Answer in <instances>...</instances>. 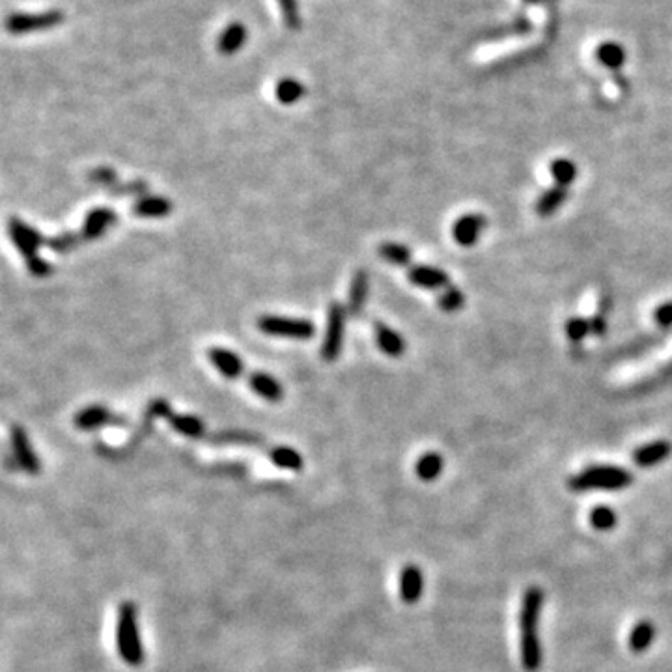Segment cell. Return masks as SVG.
<instances>
[{
	"mask_svg": "<svg viewBox=\"0 0 672 672\" xmlns=\"http://www.w3.org/2000/svg\"><path fill=\"white\" fill-rule=\"evenodd\" d=\"M437 305H439L443 312L454 314V312L462 310L465 306V293L462 290H457L456 286H450L447 290H443V293L437 299Z\"/></svg>",
	"mask_w": 672,
	"mask_h": 672,
	"instance_id": "cell-28",
	"label": "cell"
},
{
	"mask_svg": "<svg viewBox=\"0 0 672 672\" xmlns=\"http://www.w3.org/2000/svg\"><path fill=\"white\" fill-rule=\"evenodd\" d=\"M10 236L21 254H23V258H25L28 273L32 276L43 278V276H49L53 273V266L49 261L38 256V251H40V246L45 245L47 237H43L36 228L19 221V219H11L10 221Z\"/></svg>",
	"mask_w": 672,
	"mask_h": 672,
	"instance_id": "cell-4",
	"label": "cell"
},
{
	"mask_svg": "<svg viewBox=\"0 0 672 672\" xmlns=\"http://www.w3.org/2000/svg\"><path fill=\"white\" fill-rule=\"evenodd\" d=\"M590 329H592V335H596V336H603L605 332H607V320H605V312L596 308L594 316L590 318Z\"/></svg>",
	"mask_w": 672,
	"mask_h": 672,
	"instance_id": "cell-39",
	"label": "cell"
},
{
	"mask_svg": "<svg viewBox=\"0 0 672 672\" xmlns=\"http://www.w3.org/2000/svg\"><path fill=\"white\" fill-rule=\"evenodd\" d=\"M170 413L172 407L166 400H153L148 406V416H151V418H166Z\"/></svg>",
	"mask_w": 672,
	"mask_h": 672,
	"instance_id": "cell-38",
	"label": "cell"
},
{
	"mask_svg": "<svg viewBox=\"0 0 672 672\" xmlns=\"http://www.w3.org/2000/svg\"><path fill=\"white\" fill-rule=\"evenodd\" d=\"M207 359L228 379H237L245 372L239 357L234 352H230V349H224V347H211L207 352Z\"/></svg>",
	"mask_w": 672,
	"mask_h": 672,
	"instance_id": "cell-14",
	"label": "cell"
},
{
	"mask_svg": "<svg viewBox=\"0 0 672 672\" xmlns=\"http://www.w3.org/2000/svg\"><path fill=\"white\" fill-rule=\"evenodd\" d=\"M172 202L163 196H150L146 195L133 204L131 213L136 217H144V219H161V217L170 215Z\"/></svg>",
	"mask_w": 672,
	"mask_h": 672,
	"instance_id": "cell-15",
	"label": "cell"
},
{
	"mask_svg": "<svg viewBox=\"0 0 672 672\" xmlns=\"http://www.w3.org/2000/svg\"><path fill=\"white\" fill-rule=\"evenodd\" d=\"M596 58L609 70H620L626 62V50L617 41H605L596 49Z\"/></svg>",
	"mask_w": 672,
	"mask_h": 672,
	"instance_id": "cell-23",
	"label": "cell"
},
{
	"mask_svg": "<svg viewBox=\"0 0 672 672\" xmlns=\"http://www.w3.org/2000/svg\"><path fill=\"white\" fill-rule=\"evenodd\" d=\"M243 41V28L232 26L230 31H226L221 38V50L222 53H234Z\"/></svg>",
	"mask_w": 672,
	"mask_h": 672,
	"instance_id": "cell-36",
	"label": "cell"
},
{
	"mask_svg": "<svg viewBox=\"0 0 672 672\" xmlns=\"http://www.w3.org/2000/svg\"><path fill=\"white\" fill-rule=\"evenodd\" d=\"M671 454V443L657 439V441L642 445V447H639L637 450L633 452V462L637 463L639 467H642V469H648V467H656L659 465V463H663Z\"/></svg>",
	"mask_w": 672,
	"mask_h": 672,
	"instance_id": "cell-12",
	"label": "cell"
},
{
	"mask_svg": "<svg viewBox=\"0 0 672 672\" xmlns=\"http://www.w3.org/2000/svg\"><path fill=\"white\" fill-rule=\"evenodd\" d=\"M379 256L385 261H389V264H392V266H411V251L406 245H401V243H391V241L381 243L379 245Z\"/></svg>",
	"mask_w": 672,
	"mask_h": 672,
	"instance_id": "cell-25",
	"label": "cell"
},
{
	"mask_svg": "<svg viewBox=\"0 0 672 672\" xmlns=\"http://www.w3.org/2000/svg\"><path fill=\"white\" fill-rule=\"evenodd\" d=\"M422 590H424V575L421 568L415 564H409L401 570L400 573V597L403 603H416L421 600Z\"/></svg>",
	"mask_w": 672,
	"mask_h": 672,
	"instance_id": "cell-13",
	"label": "cell"
},
{
	"mask_svg": "<svg viewBox=\"0 0 672 672\" xmlns=\"http://www.w3.org/2000/svg\"><path fill=\"white\" fill-rule=\"evenodd\" d=\"M568 196H570V189L568 187H560V185H553L549 187L547 191H543L540 195V198L534 204V211H536L538 217H551L553 213H557L558 207L568 200Z\"/></svg>",
	"mask_w": 672,
	"mask_h": 672,
	"instance_id": "cell-19",
	"label": "cell"
},
{
	"mask_svg": "<svg viewBox=\"0 0 672 672\" xmlns=\"http://www.w3.org/2000/svg\"><path fill=\"white\" fill-rule=\"evenodd\" d=\"M654 321L656 325L663 331H667L672 327V301H665L654 310Z\"/></svg>",
	"mask_w": 672,
	"mask_h": 672,
	"instance_id": "cell-37",
	"label": "cell"
},
{
	"mask_svg": "<svg viewBox=\"0 0 672 672\" xmlns=\"http://www.w3.org/2000/svg\"><path fill=\"white\" fill-rule=\"evenodd\" d=\"M407 278L413 286L424 290H447L452 286L450 276L439 267L426 266V264H411L407 267Z\"/></svg>",
	"mask_w": 672,
	"mask_h": 672,
	"instance_id": "cell-9",
	"label": "cell"
},
{
	"mask_svg": "<svg viewBox=\"0 0 672 672\" xmlns=\"http://www.w3.org/2000/svg\"><path fill=\"white\" fill-rule=\"evenodd\" d=\"M118 215L111 207H96L86 215V221L80 228V236L85 241H94L105 234L112 224H116Z\"/></svg>",
	"mask_w": 672,
	"mask_h": 672,
	"instance_id": "cell-11",
	"label": "cell"
},
{
	"mask_svg": "<svg viewBox=\"0 0 672 672\" xmlns=\"http://www.w3.org/2000/svg\"><path fill=\"white\" fill-rule=\"evenodd\" d=\"M166 421L170 422V426L180 432L181 435L193 437V439H200L206 433V426H204V422L195 415H176V413H170V415L166 416Z\"/></svg>",
	"mask_w": 672,
	"mask_h": 672,
	"instance_id": "cell-20",
	"label": "cell"
},
{
	"mask_svg": "<svg viewBox=\"0 0 672 672\" xmlns=\"http://www.w3.org/2000/svg\"><path fill=\"white\" fill-rule=\"evenodd\" d=\"M543 590L531 587L525 590L519 611V633H521V663L529 672L540 671L543 663L542 641H540V618L543 607Z\"/></svg>",
	"mask_w": 672,
	"mask_h": 672,
	"instance_id": "cell-1",
	"label": "cell"
},
{
	"mask_svg": "<svg viewBox=\"0 0 672 672\" xmlns=\"http://www.w3.org/2000/svg\"><path fill=\"white\" fill-rule=\"evenodd\" d=\"M344 327H346V310L340 303H332L329 306V318H327V332L325 342L321 347V357L323 361L332 362L338 359L342 349V340H344Z\"/></svg>",
	"mask_w": 672,
	"mask_h": 672,
	"instance_id": "cell-6",
	"label": "cell"
},
{
	"mask_svg": "<svg viewBox=\"0 0 672 672\" xmlns=\"http://www.w3.org/2000/svg\"><path fill=\"white\" fill-rule=\"evenodd\" d=\"M303 94H305V88H303L301 82H297V80H281L278 86H276V99L284 103V105L296 103L297 99H301Z\"/></svg>",
	"mask_w": 672,
	"mask_h": 672,
	"instance_id": "cell-31",
	"label": "cell"
},
{
	"mask_svg": "<svg viewBox=\"0 0 672 672\" xmlns=\"http://www.w3.org/2000/svg\"><path fill=\"white\" fill-rule=\"evenodd\" d=\"M632 472L617 465H590L568 480L570 489L577 493L590 492V489L617 492V489H624V487L632 486Z\"/></svg>",
	"mask_w": 672,
	"mask_h": 672,
	"instance_id": "cell-3",
	"label": "cell"
},
{
	"mask_svg": "<svg viewBox=\"0 0 672 672\" xmlns=\"http://www.w3.org/2000/svg\"><path fill=\"white\" fill-rule=\"evenodd\" d=\"M654 637H656V627H654V624L648 622V620L639 622L637 626L633 627L632 633H629V648H632V652L641 654L644 652V650H648L650 644L654 642Z\"/></svg>",
	"mask_w": 672,
	"mask_h": 672,
	"instance_id": "cell-24",
	"label": "cell"
},
{
	"mask_svg": "<svg viewBox=\"0 0 672 672\" xmlns=\"http://www.w3.org/2000/svg\"><path fill=\"white\" fill-rule=\"evenodd\" d=\"M11 450L16 456V462L19 469L31 472V475H38L41 471V463L38 456L32 450V445L26 437V432L21 426L11 428Z\"/></svg>",
	"mask_w": 672,
	"mask_h": 672,
	"instance_id": "cell-10",
	"label": "cell"
},
{
	"mask_svg": "<svg viewBox=\"0 0 672 672\" xmlns=\"http://www.w3.org/2000/svg\"><path fill=\"white\" fill-rule=\"evenodd\" d=\"M531 2H542V0H531Z\"/></svg>",
	"mask_w": 672,
	"mask_h": 672,
	"instance_id": "cell-40",
	"label": "cell"
},
{
	"mask_svg": "<svg viewBox=\"0 0 672 672\" xmlns=\"http://www.w3.org/2000/svg\"><path fill=\"white\" fill-rule=\"evenodd\" d=\"M92 183H97V185L107 187L109 191H111L112 187H116L120 183L118 176H116V172L111 170V168H105V166H101V168H96V170H92L88 174Z\"/></svg>",
	"mask_w": 672,
	"mask_h": 672,
	"instance_id": "cell-35",
	"label": "cell"
},
{
	"mask_svg": "<svg viewBox=\"0 0 672 672\" xmlns=\"http://www.w3.org/2000/svg\"><path fill=\"white\" fill-rule=\"evenodd\" d=\"M549 174L555 180V185L568 187L572 185L577 178V166L572 159L568 157H557L549 163Z\"/></svg>",
	"mask_w": 672,
	"mask_h": 672,
	"instance_id": "cell-21",
	"label": "cell"
},
{
	"mask_svg": "<svg viewBox=\"0 0 672 672\" xmlns=\"http://www.w3.org/2000/svg\"><path fill=\"white\" fill-rule=\"evenodd\" d=\"M269 457L276 467L288 469V471H301L303 456L290 447H275L269 450Z\"/></svg>",
	"mask_w": 672,
	"mask_h": 672,
	"instance_id": "cell-26",
	"label": "cell"
},
{
	"mask_svg": "<svg viewBox=\"0 0 672 672\" xmlns=\"http://www.w3.org/2000/svg\"><path fill=\"white\" fill-rule=\"evenodd\" d=\"M79 430H96L99 426H127V416L116 415L103 406H90L79 411L73 418Z\"/></svg>",
	"mask_w": 672,
	"mask_h": 672,
	"instance_id": "cell-7",
	"label": "cell"
},
{
	"mask_svg": "<svg viewBox=\"0 0 672 672\" xmlns=\"http://www.w3.org/2000/svg\"><path fill=\"white\" fill-rule=\"evenodd\" d=\"M112 196H146L148 193V185H146L144 181L135 180V181H126V183H118L116 187L111 189Z\"/></svg>",
	"mask_w": 672,
	"mask_h": 672,
	"instance_id": "cell-34",
	"label": "cell"
},
{
	"mask_svg": "<svg viewBox=\"0 0 672 672\" xmlns=\"http://www.w3.org/2000/svg\"><path fill=\"white\" fill-rule=\"evenodd\" d=\"M590 523L597 531H611L617 525V514L609 506H596L590 512Z\"/></svg>",
	"mask_w": 672,
	"mask_h": 672,
	"instance_id": "cell-33",
	"label": "cell"
},
{
	"mask_svg": "<svg viewBox=\"0 0 672 672\" xmlns=\"http://www.w3.org/2000/svg\"><path fill=\"white\" fill-rule=\"evenodd\" d=\"M486 228V217L480 213H467L457 217L452 224V237L460 246L471 249L480 241L482 232Z\"/></svg>",
	"mask_w": 672,
	"mask_h": 672,
	"instance_id": "cell-8",
	"label": "cell"
},
{
	"mask_svg": "<svg viewBox=\"0 0 672 672\" xmlns=\"http://www.w3.org/2000/svg\"><path fill=\"white\" fill-rule=\"evenodd\" d=\"M249 385L258 396L267 401H281L284 396L281 383L266 372H251L249 374Z\"/></svg>",
	"mask_w": 672,
	"mask_h": 672,
	"instance_id": "cell-17",
	"label": "cell"
},
{
	"mask_svg": "<svg viewBox=\"0 0 672 672\" xmlns=\"http://www.w3.org/2000/svg\"><path fill=\"white\" fill-rule=\"evenodd\" d=\"M80 243H85V239H82V236H80V232H77V234L75 232H65V234H62V236L49 237L45 245L49 246L50 251L65 254V252L75 251Z\"/></svg>",
	"mask_w": 672,
	"mask_h": 672,
	"instance_id": "cell-29",
	"label": "cell"
},
{
	"mask_svg": "<svg viewBox=\"0 0 672 672\" xmlns=\"http://www.w3.org/2000/svg\"><path fill=\"white\" fill-rule=\"evenodd\" d=\"M368 284H370V276H368L367 269H357L353 275L352 288H349V301H347V312L352 316H361L364 303L368 297Z\"/></svg>",
	"mask_w": 672,
	"mask_h": 672,
	"instance_id": "cell-18",
	"label": "cell"
},
{
	"mask_svg": "<svg viewBox=\"0 0 672 672\" xmlns=\"http://www.w3.org/2000/svg\"><path fill=\"white\" fill-rule=\"evenodd\" d=\"M443 467H445V462H443L441 454L428 452V454L418 457V462H416L415 465V472L421 480L433 482L435 478H439V475L443 472Z\"/></svg>",
	"mask_w": 672,
	"mask_h": 672,
	"instance_id": "cell-22",
	"label": "cell"
},
{
	"mask_svg": "<svg viewBox=\"0 0 672 672\" xmlns=\"http://www.w3.org/2000/svg\"><path fill=\"white\" fill-rule=\"evenodd\" d=\"M211 443H239V445H258L264 443L260 435L251 432H219L210 437Z\"/></svg>",
	"mask_w": 672,
	"mask_h": 672,
	"instance_id": "cell-32",
	"label": "cell"
},
{
	"mask_svg": "<svg viewBox=\"0 0 672 672\" xmlns=\"http://www.w3.org/2000/svg\"><path fill=\"white\" fill-rule=\"evenodd\" d=\"M258 329L264 335L282 336V338H296V340H308L316 332V325L308 320H296V318L281 316H261L258 320Z\"/></svg>",
	"mask_w": 672,
	"mask_h": 672,
	"instance_id": "cell-5",
	"label": "cell"
},
{
	"mask_svg": "<svg viewBox=\"0 0 672 672\" xmlns=\"http://www.w3.org/2000/svg\"><path fill=\"white\" fill-rule=\"evenodd\" d=\"M564 331H566L568 340L572 342V344H579L587 338L592 329H590V320L582 316H573L566 321V325H564Z\"/></svg>",
	"mask_w": 672,
	"mask_h": 672,
	"instance_id": "cell-30",
	"label": "cell"
},
{
	"mask_svg": "<svg viewBox=\"0 0 672 672\" xmlns=\"http://www.w3.org/2000/svg\"><path fill=\"white\" fill-rule=\"evenodd\" d=\"M60 17L56 13H45V16H34V17H13L10 21V31L11 32H28L31 28H38V26H50L58 23Z\"/></svg>",
	"mask_w": 672,
	"mask_h": 672,
	"instance_id": "cell-27",
	"label": "cell"
},
{
	"mask_svg": "<svg viewBox=\"0 0 672 672\" xmlns=\"http://www.w3.org/2000/svg\"><path fill=\"white\" fill-rule=\"evenodd\" d=\"M116 644H118V654L127 665L139 667L144 663V648H142L141 633H139V614L133 602H124L118 607Z\"/></svg>",
	"mask_w": 672,
	"mask_h": 672,
	"instance_id": "cell-2",
	"label": "cell"
},
{
	"mask_svg": "<svg viewBox=\"0 0 672 672\" xmlns=\"http://www.w3.org/2000/svg\"><path fill=\"white\" fill-rule=\"evenodd\" d=\"M374 329H376L377 346H379V349H381L385 355L396 359V357H401L406 353V340H403L394 329H391V327L381 323V321H376V323H374Z\"/></svg>",
	"mask_w": 672,
	"mask_h": 672,
	"instance_id": "cell-16",
	"label": "cell"
}]
</instances>
